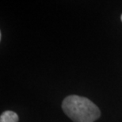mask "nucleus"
Instances as JSON below:
<instances>
[{"instance_id": "7ed1b4c3", "label": "nucleus", "mask_w": 122, "mask_h": 122, "mask_svg": "<svg viewBox=\"0 0 122 122\" xmlns=\"http://www.w3.org/2000/svg\"><path fill=\"white\" fill-rule=\"evenodd\" d=\"M121 21H122V15H121Z\"/></svg>"}, {"instance_id": "f257e3e1", "label": "nucleus", "mask_w": 122, "mask_h": 122, "mask_svg": "<svg viewBox=\"0 0 122 122\" xmlns=\"http://www.w3.org/2000/svg\"><path fill=\"white\" fill-rule=\"evenodd\" d=\"M62 109L74 122H94L101 115L100 109L94 102L78 95L65 97L62 103Z\"/></svg>"}, {"instance_id": "f03ea898", "label": "nucleus", "mask_w": 122, "mask_h": 122, "mask_svg": "<svg viewBox=\"0 0 122 122\" xmlns=\"http://www.w3.org/2000/svg\"><path fill=\"white\" fill-rule=\"evenodd\" d=\"M0 122H18V116L13 111H5L1 114Z\"/></svg>"}]
</instances>
